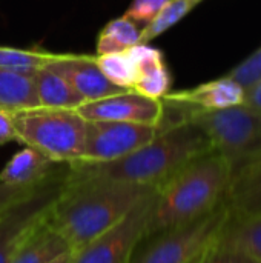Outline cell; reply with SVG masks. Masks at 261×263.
<instances>
[{"label":"cell","mask_w":261,"mask_h":263,"mask_svg":"<svg viewBox=\"0 0 261 263\" xmlns=\"http://www.w3.org/2000/svg\"><path fill=\"white\" fill-rule=\"evenodd\" d=\"M157 188L75 176L68 171L62 191L49 213V225L77 253L120 220Z\"/></svg>","instance_id":"cell-1"},{"label":"cell","mask_w":261,"mask_h":263,"mask_svg":"<svg viewBox=\"0 0 261 263\" xmlns=\"http://www.w3.org/2000/svg\"><path fill=\"white\" fill-rule=\"evenodd\" d=\"M212 151L205 131L191 120L166 125L143 148L112 162L72 163L68 171L75 176L118 180L158 188L191 160Z\"/></svg>","instance_id":"cell-2"},{"label":"cell","mask_w":261,"mask_h":263,"mask_svg":"<svg viewBox=\"0 0 261 263\" xmlns=\"http://www.w3.org/2000/svg\"><path fill=\"white\" fill-rule=\"evenodd\" d=\"M229 188L228 166L214 149L191 160L157 188L145 237L209 214L226 202Z\"/></svg>","instance_id":"cell-3"},{"label":"cell","mask_w":261,"mask_h":263,"mask_svg":"<svg viewBox=\"0 0 261 263\" xmlns=\"http://www.w3.org/2000/svg\"><path fill=\"white\" fill-rule=\"evenodd\" d=\"M185 108L186 120L194 122L205 131L212 149L225 160L231 185L260 162L261 112L258 109L246 103L215 111Z\"/></svg>","instance_id":"cell-4"},{"label":"cell","mask_w":261,"mask_h":263,"mask_svg":"<svg viewBox=\"0 0 261 263\" xmlns=\"http://www.w3.org/2000/svg\"><path fill=\"white\" fill-rule=\"evenodd\" d=\"M12 119L18 143L43 153L60 165L82 160L86 120L75 109L37 106L12 112Z\"/></svg>","instance_id":"cell-5"},{"label":"cell","mask_w":261,"mask_h":263,"mask_svg":"<svg viewBox=\"0 0 261 263\" xmlns=\"http://www.w3.org/2000/svg\"><path fill=\"white\" fill-rule=\"evenodd\" d=\"M231 216L228 202H223L191 223L145 237L129 263H195L218 240Z\"/></svg>","instance_id":"cell-6"},{"label":"cell","mask_w":261,"mask_h":263,"mask_svg":"<svg viewBox=\"0 0 261 263\" xmlns=\"http://www.w3.org/2000/svg\"><path fill=\"white\" fill-rule=\"evenodd\" d=\"M58 171L0 214V263H11L31 234L48 219L65 182Z\"/></svg>","instance_id":"cell-7"},{"label":"cell","mask_w":261,"mask_h":263,"mask_svg":"<svg viewBox=\"0 0 261 263\" xmlns=\"http://www.w3.org/2000/svg\"><path fill=\"white\" fill-rule=\"evenodd\" d=\"M163 128L142 123L86 120L85 149L80 162L105 163L122 159L152 142Z\"/></svg>","instance_id":"cell-8"},{"label":"cell","mask_w":261,"mask_h":263,"mask_svg":"<svg viewBox=\"0 0 261 263\" xmlns=\"http://www.w3.org/2000/svg\"><path fill=\"white\" fill-rule=\"evenodd\" d=\"M154 194L142 200L109 231L74 253L71 263H129L135 248L146 236Z\"/></svg>","instance_id":"cell-9"},{"label":"cell","mask_w":261,"mask_h":263,"mask_svg":"<svg viewBox=\"0 0 261 263\" xmlns=\"http://www.w3.org/2000/svg\"><path fill=\"white\" fill-rule=\"evenodd\" d=\"M85 120L126 122L166 126V105L163 100L145 97L135 91H125L100 100L82 103L75 109Z\"/></svg>","instance_id":"cell-10"},{"label":"cell","mask_w":261,"mask_h":263,"mask_svg":"<svg viewBox=\"0 0 261 263\" xmlns=\"http://www.w3.org/2000/svg\"><path fill=\"white\" fill-rule=\"evenodd\" d=\"M48 65L69 82L83 103L129 91L115 86L105 77L97 65V55L63 52L57 60Z\"/></svg>","instance_id":"cell-11"},{"label":"cell","mask_w":261,"mask_h":263,"mask_svg":"<svg viewBox=\"0 0 261 263\" xmlns=\"http://www.w3.org/2000/svg\"><path fill=\"white\" fill-rule=\"evenodd\" d=\"M245 99L246 89L231 77L223 76L220 79L202 83L189 89L169 92L163 100L197 109L215 111L242 105L245 103Z\"/></svg>","instance_id":"cell-12"},{"label":"cell","mask_w":261,"mask_h":263,"mask_svg":"<svg viewBox=\"0 0 261 263\" xmlns=\"http://www.w3.org/2000/svg\"><path fill=\"white\" fill-rule=\"evenodd\" d=\"M57 165L60 163L52 162L43 153L31 146H25L17 151L0 170V183L34 186L57 174L60 171L57 170Z\"/></svg>","instance_id":"cell-13"},{"label":"cell","mask_w":261,"mask_h":263,"mask_svg":"<svg viewBox=\"0 0 261 263\" xmlns=\"http://www.w3.org/2000/svg\"><path fill=\"white\" fill-rule=\"evenodd\" d=\"M32 80L38 103L43 108L77 109L83 103L69 82L49 65L32 71Z\"/></svg>","instance_id":"cell-14"},{"label":"cell","mask_w":261,"mask_h":263,"mask_svg":"<svg viewBox=\"0 0 261 263\" xmlns=\"http://www.w3.org/2000/svg\"><path fill=\"white\" fill-rule=\"evenodd\" d=\"M218 245L248 254L261 263V213L231 216L217 240Z\"/></svg>","instance_id":"cell-15"},{"label":"cell","mask_w":261,"mask_h":263,"mask_svg":"<svg viewBox=\"0 0 261 263\" xmlns=\"http://www.w3.org/2000/svg\"><path fill=\"white\" fill-rule=\"evenodd\" d=\"M69 251H72L69 243L49 225L46 219L23 243L11 263H51Z\"/></svg>","instance_id":"cell-16"},{"label":"cell","mask_w":261,"mask_h":263,"mask_svg":"<svg viewBox=\"0 0 261 263\" xmlns=\"http://www.w3.org/2000/svg\"><path fill=\"white\" fill-rule=\"evenodd\" d=\"M40 106L32 72L0 69V108L11 112Z\"/></svg>","instance_id":"cell-17"},{"label":"cell","mask_w":261,"mask_h":263,"mask_svg":"<svg viewBox=\"0 0 261 263\" xmlns=\"http://www.w3.org/2000/svg\"><path fill=\"white\" fill-rule=\"evenodd\" d=\"M226 202L234 216L261 213V160L231 185Z\"/></svg>","instance_id":"cell-18"},{"label":"cell","mask_w":261,"mask_h":263,"mask_svg":"<svg viewBox=\"0 0 261 263\" xmlns=\"http://www.w3.org/2000/svg\"><path fill=\"white\" fill-rule=\"evenodd\" d=\"M142 29L143 28H140L134 20H131L125 14L122 17H117V18L108 22L97 37V43H95L97 54L95 55L128 51L129 48L140 43Z\"/></svg>","instance_id":"cell-19"},{"label":"cell","mask_w":261,"mask_h":263,"mask_svg":"<svg viewBox=\"0 0 261 263\" xmlns=\"http://www.w3.org/2000/svg\"><path fill=\"white\" fill-rule=\"evenodd\" d=\"M203 0H168L160 12L142 29L140 43H151L158 35L182 22Z\"/></svg>","instance_id":"cell-20"},{"label":"cell","mask_w":261,"mask_h":263,"mask_svg":"<svg viewBox=\"0 0 261 263\" xmlns=\"http://www.w3.org/2000/svg\"><path fill=\"white\" fill-rule=\"evenodd\" d=\"M63 52H51L45 49H26L0 45V69L32 72L54 60Z\"/></svg>","instance_id":"cell-21"},{"label":"cell","mask_w":261,"mask_h":263,"mask_svg":"<svg viewBox=\"0 0 261 263\" xmlns=\"http://www.w3.org/2000/svg\"><path fill=\"white\" fill-rule=\"evenodd\" d=\"M97 65L111 83L123 89L132 91L134 83L137 80V69L126 51L97 55Z\"/></svg>","instance_id":"cell-22"},{"label":"cell","mask_w":261,"mask_h":263,"mask_svg":"<svg viewBox=\"0 0 261 263\" xmlns=\"http://www.w3.org/2000/svg\"><path fill=\"white\" fill-rule=\"evenodd\" d=\"M172 77L165 63H160L143 74H140L134 83L132 91L155 100H163L171 92Z\"/></svg>","instance_id":"cell-23"},{"label":"cell","mask_w":261,"mask_h":263,"mask_svg":"<svg viewBox=\"0 0 261 263\" xmlns=\"http://www.w3.org/2000/svg\"><path fill=\"white\" fill-rule=\"evenodd\" d=\"M232 80L242 85L246 91L261 80V46H258L251 55L232 68L228 74Z\"/></svg>","instance_id":"cell-24"},{"label":"cell","mask_w":261,"mask_h":263,"mask_svg":"<svg viewBox=\"0 0 261 263\" xmlns=\"http://www.w3.org/2000/svg\"><path fill=\"white\" fill-rule=\"evenodd\" d=\"M168 0H132L125 15L134 20L137 25L146 26L166 5Z\"/></svg>","instance_id":"cell-25"},{"label":"cell","mask_w":261,"mask_h":263,"mask_svg":"<svg viewBox=\"0 0 261 263\" xmlns=\"http://www.w3.org/2000/svg\"><path fill=\"white\" fill-rule=\"evenodd\" d=\"M195 263H258L248 254L218 245L217 242Z\"/></svg>","instance_id":"cell-26"},{"label":"cell","mask_w":261,"mask_h":263,"mask_svg":"<svg viewBox=\"0 0 261 263\" xmlns=\"http://www.w3.org/2000/svg\"><path fill=\"white\" fill-rule=\"evenodd\" d=\"M43 183V182H42ZM40 185V183H38ZM38 185L34 186H17V185H6V183H0V214L8 210L11 205H14L17 200H20L23 196L29 194L34 188H37Z\"/></svg>","instance_id":"cell-27"},{"label":"cell","mask_w":261,"mask_h":263,"mask_svg":"<svg viewBox=\"0 0 261 263\" xmlns=\"http://www.w3.org/2000/svg\"><path fill=\"white\" fill-rule=\"evenodd\" d=\"M9 142H18V136L14 126L12 112L0 108V146Z\"/></svg>","instance_id":"cell-28"},{"label":"cell","mask_w":261,"mask_h":263,"mask_svg":"<svg viewBox=\"0 0 261 263\" xmlns=\"http://www.w3.org/2000/svg\"><path fill=\"white\" fill-rule=\"evenodd\" d=\"M245 103L258 109L261 112V80L257 82L252 88H249L246 91V99H245Z\"/></svg>","instance_id":"cell-29"},{"label":"cell","mask_w":261,"mask_h":263,"mask_svg":"<svg viewBox=\"0 0 261 263\" xmlns=\"http://www.w3.org/2000/svg\"><path fill=\"white\" fill-rule=\"evenodd\" d=\"M72 257H74V253H72V251H69V253L62 254L60 257H57L54 262H51V263H71L72 262Z\"/></svg>","instance_id":"cell-30"}]
</instances>
